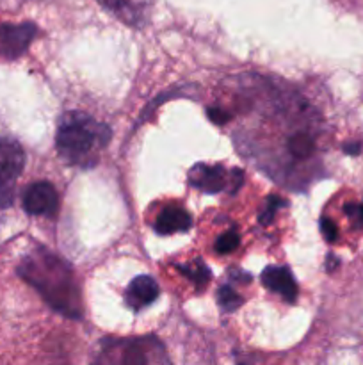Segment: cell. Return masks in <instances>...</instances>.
<instances>
[{"label":"cell","mask_w":363,"mask_h":365,"mask_svg":"<svg viewBox=\"0 0 363 365\" xmlns=\"http://www.w3.org/2000/svg\"><path fill=\"white\" fill-rule=\"evenodd\" d=\"M18 274L41 294L56 312L70 319H80L82 302L70 266L46 248H36L23 257Z\"/></svg>","instance_id":"obj_1"},{"label":"cell","mask_w":363,"mask_h":365,"mask_svg":"<svg viewBox=\"0 0 363 365\" xmlns=\"http://www.w3.org/2000/svg\"><path fill=\"white\" fill-rule=\"evenodd\" d=\"M25 166V153L14 139H0V207L13 203L14 182Z\"/></svg>","instance_id":"obj_4"},{"label":"cell","mask_w":363,"mask_h":365,"mask_svg":"<svg viewBox=\"0 0 363 365\" xmlns=\"http://www.w3.org/2000/svg\"><path fill=\"white\" fill-rule=\"evenodd\" d=\"M217 303H219V307L224 312L230 314L235 312V310L242 305V299L230 285H223V287H219V291H217Z\"/></svg>","instance_id":"obj_13"},{"label":"cell","mask_w":363,"mask_h":365,"mask_svg":"<svg viewBox=\"0 0 363 365\" xmlns=\"http://www.w3.org/2000/svg\"><path fill=\"white\" fill-rule=\"evenodd\" d=\"M244 180V173L241 170L226 171L223 166L216 164H196L192 170L189 171V182L192 187L199 189V191L206 192V195H217V192L224 191L228 184L233 185L235 189L242 184Z\"/></svg>","instance_id":"obj_5"},{"label":"cell","mask_w":363,"mask_h":365,"mask_svg":"<svg viewBox=\"0 0 363 365\" xmlns=\"http://www.w3.org/2000/svg\"><path fill=\"white\" fill-rule=\"evenodd\" d=\"M38 34L34 24L0 25V61H14L23 56Z\"/></svg>","instance_id":"obj_6"},{"label":"cell","mask_w":363,"mask_h":365,"mask_svg":"<svg viewBox=\"0 0 363 365\" xmlns=\"http://www.w3.org/2000/svg\"><path fill=\"white\" fill-rule=\"evenodd\" d=\"M209 118L210 121H214L216 125H226L228 121L231 120V114H226V110L219 109V107H210Z\"/></svg>","instance_id":"obj_18"},{"label":"cell","mask_w":363,"mask_h":365,"mask_svg":"<svg viewBox=\"0 0 363 365\" xmlns=\"http://www.w3.org/2000/svg\"><path fill=\"white\" fill-rule=\"evenodd\" d=\"M281 205H283V202H281L278 196H269V198H267V202H265V209H263L262 214H260V223H262L263 227L270 225L274 214H276V210L280 209Z\"/></svg>","instance_id":"obj_15"},{"label":"cell","mask_w":363,"mask_h":365,"mask_svg":"<svg viewBox=\"0 0 363 365\" xmlns=\"http://www.w3.org/2000/svg\"><path fill=\"white\" fill-rule=\"evenodd\" d=\"M262 282L269 291L280 294L285 302L295 303L298 298V285L294 277L287 267L269 266L262 271Z\"/></svg>","instance_id":"obj_9"},{"label":"cell","mask_w":363,"mask_h":365,"mask_svg":"<svg viewBox=\"0 0 363 365\" xmlns=\"http://www.w3.org/2000/svg\"><path fill=\"white\" fill-rule=\"evenodd\" d=\"M23 209L31 216H56L59 209L57 191L50 182H34L23 192Z\"/></svg>","instance_id":"obj_7"},{"label":"cell","mask_w":363,"mask_h":365,"mask_svg":"<svg viewBox=\"0 0 363 365\" xmlns=\"http://www.w3.org/2000/svg\"><path fill=\"white\" fill-rule=\"evenodd\" d=\"M180 271L192 282V284H198L199 287H203V285L210 280L209 267H206L201 260H196V262L189 264V266H182Z\"/></svg>","instance_id":"obj_12"},{"label":"cell","mask_w":363,"mask_h":365,"mask_svg":"<svg viewBox=\"0 0 363 365\" xmlns=\"http://www.w3.org/2000/svg\"><path fill=\"white\" fill-rule=\"evenodd\" d=\"M344 152L347 153V155H358V153L362 152V145H359V143H349V145L344 146Z\"/></svg>","instance_id":"obj_19"},{"label":"cell","mask_w":363,"mask_h":365,"mask_svg":"<svg viewBox=\"0 0 363 365\" xmlns=\"http://www.w3.org/2000/svg\"><path fill=\"white\" fill-rule=\"evenodd\" d=\"M315 139L310 132H295L287 141V152L298 160H308L310 157L315 155Z\"/></svg>","instance_id":"obj_11"},{"label":"cell","mask_w":363,"mask_h":365,"mask_svg":"<svg viewBox=\"0 0 363 365\" xmlns=\"http://www.w3.org/2000/svg\"><path fill=\"white\" fill-rule=\"evenodd\" d=\"M110 141V128L91 116L70 113L60 120L57 128L56 148L71 166L91 168L96 153Z\"/></svg>","instance_id":"obj_2"},{"label":"cell","mask_w":363,"mask_h":365,"mask_svg":"<svg viewBox=\"0 0 363 365\" xmlns=\"http://www.w3.org/2000/svg\"><path fill=\"white\" fill-rule=\"evenodd\" d=\"M192 227V217L189 216V212H185L180 207H167L162 212L157 216L155 232L159 235H173L178 234V232H187L189 228Z\"/></svg>","instance_id":"obj_10"},{"label":"cell","mask_w":363,"mask_h":365,"mask_svg":"<svg viewBox=\"0 0 363 365\" xmlns=\"http://www.w3.org/2000/svg\"><path fill=\"white\" fill-rule=\"evenodd\" d=\"M320 232H322L324 239H326L327 242L337 241L338 230H337V227H335V223L330 220V217H322V220H320Z\"/></svg>","instance_id":"obj_17"},{"label":"cell","mask_w":363,"mask_h":365,"mask_svg":"<svg viewBox=\"0 0 363 365\" xmlns=\"http://www.w3.org/2000/svg\"><path fill=\"white\" fill-rule=\"evenodd\" d=\"M91 365H169L155 337L105 339Z\"/></svg>","instance_id":"obj_3"},{"label":"cell","mask_w":363,"mask_h":365,"mask_svg":"<svg viewBox=\"0 0 363 365\" xmlns=\"http://www.w3.org/2000/svg\"><path fill=\"white\" fill-rule=\"evenodd\" d=\"M159 284L148 274H141V277L134 278L125 291V303H127L128 309L139 312V310L152 305L159 298Z\"/></svg>","instance_id":"obj_8"},{"label":"cell","mask_w":363,"mask_h":365,"mask_svg":"<svg viewBox=\"0 0 363 365\" xmlns=\"http://www.w3.org/2000/svg\"><path fill=\"white\" fill-rule=\"evenodd\" d=\"M338 264V260L333 259V255L327 257V271H331V267H335Z\"/></svg>","instance_id":"obj_20"},{"label":"cell","mask_w":363,"mask_h":365,"mask_svg":"<svg viewBox=\"0 0 363 365\" xmlns=\"http://www.w3.org/2000/svg\"><path fill=\"white\" fill-rule=\"evenodd\" d=\"M345 214L349 216L354 227H363V205L362 203H347L345 205Z\"/></svg>","instance_id":"obj_16"},{"label":"cell","mask_w":363,"mask_h":365,"mask_svg":"<svg viewBox=\"0 0 363 365\" xmlns=\"http://www.w3.org/2000/svg\"><path fill=\"white\" fill-rule=\"evenodd\" d=\"M238 241H241V239H238V234L235 230L224 232V234L217 239L216 252L219 253V255H226V253L235 252L238 246Z\"/></svg>","instance_id":"obj_14"}]
</instances>
